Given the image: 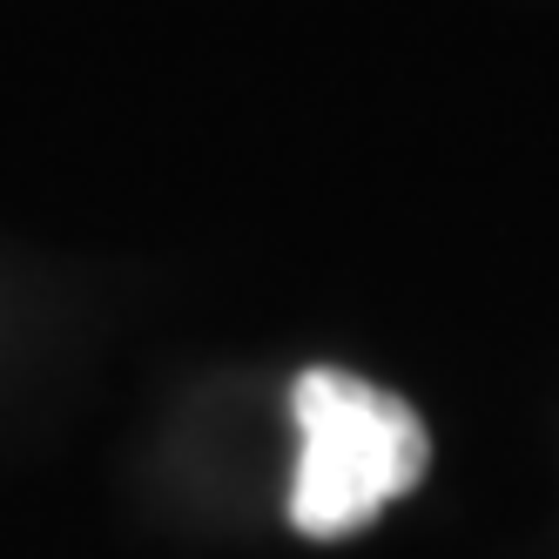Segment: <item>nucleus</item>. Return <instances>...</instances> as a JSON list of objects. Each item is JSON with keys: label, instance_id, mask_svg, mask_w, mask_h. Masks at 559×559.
I'll return each instance as SVG.
<instances>
[{"label": "nucleus", "instance_id": "obj_1", "mask_svg": "<svg viewBox=\"0 0 559 559\" xmlns=\"http://www.w3.org/2000/svg\"><path fill=\"white\" fill-rule=\"evenodd\" d=\"M297 492L290 519L310 539H344L371 526L378 506L412 492L431 465V438L405 397H391L350 371H304L297 378Z\"/></svg>", "mask_w": 559, "mask_h": 559}]
</instances>
